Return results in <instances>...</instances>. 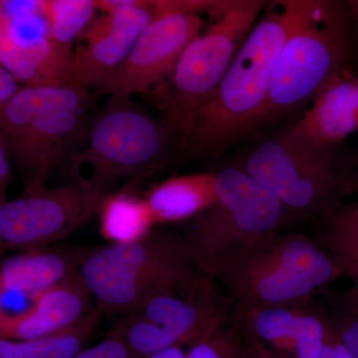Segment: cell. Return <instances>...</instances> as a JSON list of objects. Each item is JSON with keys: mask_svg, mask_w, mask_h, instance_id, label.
<instances>
[{"mask_svg": "<svg viewBox=\"0 0 358 358\" xmlns=\"http://www.w3.org/2000/svg\"><path fill=\"white\" fill-rule=\"evenodd\" d=\"M72 358H134L120 334L113 331L103 341L85 348Z\"/></svg>", "mask_w": 358, "mask_h": 358, "instance_id": "cell-27", "label": "cell"}, {"mask_svg": "<svg viewBox=\"0 0 358 358\" xmlns=\"http://www.w3.org/2000/svg\"><path fill=\"white\" fill-rule=\"evenodd\" d=\"M83 110H56L39 115L6 148L22 174L25 190L32 194L44 189L52 169L79 140L86 126Z\"/></svg>", "mask_w": 358, "mask_h": 358, "instance_id": "cell-14", "label": "cell"}, {"mask_svg": "<svg viewBox=\"0 0 358 358\" xmlns=\"http://www.w3.org/2000/svg\"><path fill=\"white\" fill-rule=\"evenodd\" d=\"M109 193L72 183L0 204V255L9 250H41L98 215Z\"/></svg>", "mask_w": 358, "mask_h": 358, "instance_id": "cell-10", "label": "cell"}, {"mask_svg": "<svg viewBox=\"0 0 358 358\" xmlns=\"http://www.w3.org/2000/svg\"><path fill=\"white\" fill-rule=\"evenodd\" d=\"M313 224L315 243L336 261L343 278L358 281V201L343 202Z\"/></svg>", "mask_w": 358, "mask_h": 358, "instance_id": "cell-21", "label": "cell"}, {"mask_svg": "<svg viewBox=\"0 0 358 358\" xmlns=\"http://www.w3.org/2000/svg\"><path fill=\"white\" fill-rule=\"evenodd\" d=\"M348 4L336 0H298L282 44L260 128L310 103L334 75L345 70L352 53Z\"/></svg>", "mask_w": 358, "mask_h": 358, "instance_id": "cell-4", "label": "cell"}, {"mask_svg": "<svg viewBox=\"0 0 358 358\" xmlns=\"http://www.w3.org/2000/svg\"><path fill=\"white\" fill-rule=\"evenodd\" d=\"M103 313L128 315L157 294H192L213 281L196 268L178 234L152 232L87 254L77 268Z\"/></svg>", "mask_w": 358, "mask_h": 358, "instance_id": "cell-2", "label": "cell"}, {"mask_svg": "<svg viewBox=\"0 0 358 358\" xmlns=\"http://www.w3.org/2000/svg\"><path fill=\"white\" fill-rule=\"evenodd\" d=\"M296 8L298 0L266 4L217 88L181 134L192 154L222 152L260 128L275 64Z\"/></svg>", "mask_w": 358, "mask_h": 358, "instance_id": "cell-1", "label": "cell"}, {"mask_svg": "<svg viewBox=\"0 0 358 358\" xmlns=\"http://www.w3.org/2000/svg\"><path fill=\"white\" fill-rule=\"evenodd\" d=\"M176 134L131 98L110 96L71 150V176L75 185L110 193L121 181L147 176L166 164Z\"/></svg>", "mask_w": 358, "mask_h": 358, "instance_id": "cell-5", "label": "cell"}, {"mask_svg": "<svg viewBox=\"0 0 358 358\" xmlns=\"http://www.w3.org/2000/svg\"><path fill=\"white\" fill-rule=\"evenodd\" d=\"M348 6L352 23L358 30V0H353V1L348 2Z\"/></svg>", "mask_w": 358, "mask_h": 358, "instance_id": "cell-33", "label": "cell"}, {"mask_svg": "<svg viewBox=\"0 0 358 358\" xmlns=\"http://www.w3.org/2000/svg\"><path fill=\"white\" fill-rule=\"evenodd\" d=\"M98 215L101 235L110 244L138 241L152 232L155 224L145 199L127 190L109 193Z\"/></svg>", "mask_w": 358, "mask_h": 358, "instance_id": "cell-23", "label": "cell"}, {"mask_svg": "<svg viewBox=\"0 0 358 358\" xmlns=\"http://www.w3.org/2000/svg\"><path fill=\"white\" fill-rule=\"evenodd\" d=\"M289 136L317 148L338 147L358 131V79L348 69L329 79L310 108L288 129Z\"/></svg>", "mask_w": 358, "mask_h": 358, "instance_id": "cell-17", "label": "cell"}, {"mask_svg": "<svg viewBox=\"0 0 358 358\" xmlns=\"http://www.w3.org/2000/svg\"><path fill=\"white\" fill-rule=\"evenodd\" d=\"M9 160H10V155L4 145L0 143V187L3 188L4 190L8 189V186L10 185L13 178Z\"/></svg>", "mask_w": 358, "mask_h": 358, "instance_id": "cell-30", "label": "cell"}, {"mask_svg": "<svg viewBox=\"0 0 358 358\" xmlns=\"http://www.w3.org/2000/svg\"><path fill=\"white\" fill-rule=\"evenodd\" d=\"M91 102L87 89L20 87L0 110V143L4 148L39 115L50 110H83Z\"/></svg>", "mask_w": 358, "mask_h": 358, "instance_id": "cell-18", "label": "cell"}, {"mask_svg": "<svg viewBox=\"0 0 358 358\" xmlns=\"http://www.w3.org/2000/svg\"><path fill=\"white\" fill-rule=\"evenodd\" d=\"M74 260L62 251H27L0 263V305L9 294L32 298L76 272Z\"/></svg>", "mask_w": 358, "mask_h": 358, "instance_id": "cell-20", "label": "cell"}, {"mask_svg": "<svg viewBox=\"0 0 358 358\" xmlns=\"http://www.w3.org/2000/svg\"><path fill=\"white\" fill-rule=\"evenodd\" d=\"M317 358H355L352 353L348 352L341 341L334 334L333 338L329 341V343L324 346V350Z\"/></svg>", "mask_w": 358, "mask_h": 358, "instance_id": "cell-31", "label": "cell"}, {"mask_svg": "<svg viewBox=\"0 0 358 358\" xmlns=\"http://www.w3.org/2000/svg\"><path fill=\"white\" fill-rule=\"evenodd\" d=\"M237 167L279 200L289 220H319L353 192L357 160L341 145L317 148L286 131L259 141Z\"/></svg>", "mask_w": 358, "mask_h": 358, "instance_id": "cell-6", "label": "cell"}, {"mask_svg": "<svg viewBox=\"0 0 358 358\" xmlns=\"http://www.w3.org/2000/svg\"><path fill=\"white\" fill-rule=\"evenodd\" d=\"M216 199L214 173L173 176L152 186L145 200L155 223L190 220Z\"/></svg>", "mask_w": 358, "mask_h": 358, "instance_id": "cell-19", "label": "cell"}, {"mask_svg": "<svg viewBox=\"0 0 358 358\" xmlns=\"http://www.w3.org/2000/svg\"><path fill=\"white\" fill-rule=\"evenodd\" d=\"M266 4L263 0H216L208 13L213 22L186 47L169 84L155 92L164 122L176 134L181 136L217 88Z\"/></svg>", "mask_w": 358, "mask_h": 358, "instance_id": "cell-8", "label": "cell"}, {"mask_svg": "<svg viewBox=\"0 0 358 358\" xmlns=\"http://www.w3.org/2000/svg\"><path fill=\"white\" fill-rule=\"evenodd\" d=\"M0 65L23 86L80 88L74 52L48 34L25 37L0 14Z\"/></svg>", "mask_w": 358, "mask_h": 358, "instance_id": "cell-15", "label": "cell"}, {"mask_svg": "<svg viewBox=\"0 0 358 358\" xmlns=\"http://www.w3.org/2000/svg\"><path fill=\"white\" fill-rule=\"evenodd\" d=\"M246 341L247 343H248L250 350H251L254 358H284L271 355L270 353L263 348V346L259 345L258 343H253V341H249V339L246 338Z\"/></svg>", "mask_w": 358, "mask_h": 358, "instance_id": "cell-32", "label": "cell"}, {"mask_svg": "<svg viewBox=\"0 0 358 358\" xmlns=\"http://www.w3.org/2000/svg\"><path fill=\"white\" fill-rule=\"evenodd\" d=\"M124 315L114 331L134 358H147L220 333L232 324L233 303L212 281L192 294H155Z\"/></svg>", "mask_w": 358, "mask_h": 358, "instance_id": "cell-9", "label": "cell"}, {"mask_svg": "<svg viewBox=\"0 0 358 358\" xmlns=\"http://www.w3.org/2000/svg\"><path fill=\"white\" fill-rule=\"evenodd\" d=\"M18 89V82L0 65V110Z\"/></svg>", "mask_w": 358, "mask_h": 358, "instance_id": "cell-29", "label": "cell"}, {"mask_svg": "<svg viewBox=\"0 0 358 358\" xmlns=\"http://www.w3.org/2000/svg\"><path fill=\"white\" fill-rule=\"evenodd\" d=\"M353 192L358 193V157L357 159V169H355V182H353Z\"/></svg>", "mask_w": 358, "mask_h": 358, "instance_id": "cell-34", "label": "cell"}, {"mask_svg": "<svg viewBox=\"0 0 358 358\" xmlns=\"http://www.w3.org/2000/svg\"><path fill=\"white\" fill-rule=\"evenodd\" d=\"M103 313L94 307L85 317L62 331L27 339H0V358H72L81 352L100 324Z\"/></svg>", "mask_w": 358, "mask_h": 358, "instance_id": "cell-22", "label": "cell"}, {"mask_svg": "<svg viewBox=\"0 0 358 358\" xmlns=\"http://www.w3.org/2000/svg\"><path fill=\"white\" fill-rule=\"evenodd\" d=\"M324 298L331 310L358 317V281L343 291L326 292Z\"/></svg>", "mask_w": 358, "mask_h": 358, "instance_id": "cell-28", "label": "cell"}, {"mask_svg": "<svg viewBox=\"0 0 358 358\" xmlns=\"http://www.w3.org/2000/svg\"><path fill=\"white\" fill-rule=\"evenodd\" d=\"M103 16L78 37L74 70L83 88L96 87L133 48L138 35L155 18L152 0H95Z\"/></svg>", "mask_w": 358, "mask_h": 358, "instance_id": "cell-12", "label": "cell"}, {"mask_svg": "<svg viewBox=\"0 0 358 358\" xmlns=\"http://www.w3.org/2000/svg\"><path fill=\"white\" fill-rule=\"evenodd\" d=\"M92 296L78 271L31 298L20 313L0 308V339L27 341L62 331L93 308Z\"/></svg>", "mask_w": 358, "mask_h": 358, "instance_id": "cell-16", "label": "cell"}, {"mask_svg": "<svg viewBox=\"0 0 358 358\" xmlns=\"http://www.w3.org/2000/svg\"><path fill=\"white\" fill-rule=\"evenodd\" d=\"M326 312L336 338L348 348L353 357L358 358V317L331 308Z\"/></svg>", "mask_w": 358, "mask_h": 358, "instance_id": "cell-26", "label": "cell"}, {"mask_svg": "<svg viewBox=\"0 0 358 358\" xmlns=\"http://www.w3.org/2000/svg\"><path fill=\"white\" fill-rule=\"evenodd\" d=\"M214 176L215 200L179 235L192 262L209 279L220 264L281 232L291 221L279 200L239 167H224Z\"/></svg>", "mask_w": 358, "mask_h": 358, "instance_id": "cell-7", "label": "cell"}, {"mask_svg": "<svg viewBox=\"0 0 358 358\" xmlns=\"http://www.w3.org/2000/svg\"><path fill=\"white\" fill-rule=\"evenodd\" d=\"M181 348H167L147 358H254L234 319L220 333L189 345L186 352Z\"/></svg>", "mask_w": 358, "mask_h": 358, "instance_id": "cell-25", "label": "cell"}, {"mask_svg": "<svg viewBox=\"0 0 358 358\" xmlns=\"http://www.w3.org/2000/svg\"><path fill=\"white\" fill-rule=\"evenodd\" d=\"M233 319L249 341L294 358H317L334 336L326 310L310 303L272 307L233 303Z\"/></svg>", "mask_w": 358, "mask_h": 358, "instance_id": "cell-13", "label": "cell"}, {"mask_svg": "<svg viewBox=\"0 0 358 358\" xmlns=\"http://www.w3.org/2000/svg\"><path fill=\"white\" fill-rule=\"evenodd\" d=\"M203 30L201 14L157 16L141 32L121 64L96 85V92L119 98L155 93L173 74L188 44Z\"/></svg>", "mask_w": 358, "mask_h": 358, "instance_id": "cell-11", "label": "cell"}, {"mask_svg": "<svg viewBox=\"0 0 358 358\" xmlns=\"http://www.w3.org/2000/svg\"><path fill=\"white\" fill-rule=\"evenodd\" d=\"M234 305L272 307L310 303L343 278L338 264L303 233L268 235L220 264L211 274Z\"/></svg>", "mask_w": 358, "mask_h": 358, "instance_id": "cell-3", "label": "cell"}, {"mask_svg": "<svg viewBox=\"0 0 358 358\" xmlns=\"http://www.w3.org/2000/svg\"><path fill=\"white\" fill-rule=\"evenodd\" d=\"M96 10L95 0H42L49 38L68 48L93 20Z\"/></svg>", "mask_w": 358, "mask_h": 358, "instance_id": "cell-24", "label": "cell"}]
</instances>
